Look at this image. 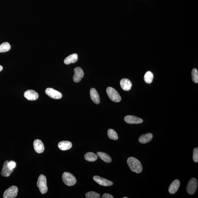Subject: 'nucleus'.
<instances>
[{
  "mask_svg": "<svg viewBox=\"0 0 198 198\" xmlns=\"http://www.w3.org/2000/svg\"><path fill=\"white\" fill-rule=\"evenodd\" d=\"M127 163L130 170L132 172L139 174L142 171L143 168L141 163L135 157H129L127 160Z\"/></svg>",
  "mask_w": 198,
  "mask_h": 198,
  "instance_id": "f257e3e1",
  "label": "nucleus"
},
{
  "mask_svg": "<svg viewBox=\"0 0 198 198\" xmlns=\"http://www.w3.org/2000/svg\"><path fill=\"white\" fill-rule=\"evenodd\" d=\"M37 185L41 194H44L47 192L48 188L47 185L46 178L45 175L43 174L40 175L38 178Z\"/></svg>",
  "mask_w": 198,
  "mask_h": 198,
  "instance_id": "f03ea898",
  "label": "nucleus"
},
{
  "mask_svg": "<svg viewBox=\"0 0 198 198\" xmlns=\"http://www.w3.org/2000/svg\"><path fill=\"white\" fill-rule=\"evenodd\" d=\"M62 179L65 184L68 186H74L76 183L75 177L70 173H64L62 174Z\"/></svg>",
  "mask_w": 198,
  "mask_h": 198,
  "instance_id": "7ed1b4c3",
  "label": "nucleus"
},
{
  "mask_svg": "<svg viewBox=\"0 0 198 198\" xmlns=\"http://www.w3.org/2000/svg\"><path fill=\"white\" fill-rule=\"evenodd\" d=\"M106 92L110 100L114 102H119L122 98L118 92L115 89L112 87H108L106 89Z\"/></svg>",
  "mask_w": 198,
  "mask_h": 198,
  "instance_id": "20e7f679",
  "label": "nucleus"
},
{
  "mask_svg": "<svg viewBox=\"0 0 198 198\" xmlns=\"http://www.w3.org/2000/svg\"><path fill=\"white\" fill-rule=\"evenodd\" d=\"M198 182L195 178H192L189 181L186 187V191L189 195H194L197 189Z\"/></svg>",
  "mask_w": 198,
  "mask_h": 198,
  "instance_id": "39448f33",
  "label": "nucleus"
},
{
  "mask_svg": "<svg viewBox=\"0 0 198 198\" xmlns=\"http://www.w3.org/2000/svg\"><path fill=\"white\" fill-rule=\"evenodd\" d=\"M18 193V189L17 186H12L6 190L4 193V198H14L16 197Z\"/></svg>",
  "mask_w": 198,
  "mask_h": 198,
  "instance_id": "423d86ee",
  "label": "nucleus"
},
{
  "mask_svg": "<svg viewBox=\"0 0 198 198\" xmlns=\"http://www.w3.org/2000/svg\"><path fill=\"white\" fill-rule=\"evenodd\" d=\"M45 93L49 97L54 99H60L62 98V94L60 92H58L52 88H48L45 90Z\"/></svg>",
  "mask_w": 198,
  "mask_h": 198,
  "instance_id": "0eeeda50",
  "label": "nucleus"
},
{
  "mask_svg": "<svg viewBox=\"0 0 198 198\" xmlns=\"http://www.w3.org/2000/svg\"><path fill=\"white\" fill-rule=\"evenodd\" d=\"M74 75L73 77V80L75 83H79L84 76L82 69L81 68L78 67L74 69Z\"/></svg>",
  "mask_w": 198,
  "mask_h": 198,
  "instance_id": "6e6552de",
  "label": "nucleus"
},
{
  "mask_svg": "<svg viewBox=\"0 0 198 198\" xmlns=\"http://www.w3.org/2000/svg\"><path fill=\"white\" fill-rule=\"evenodd\" d=\"M94 180L100 185L104 186H109L112 185L113 182L108 180L101 178L98 176L96 175L93 177Z\"/></svg>",
  "mask_w": 198,
  "mask_h": 198,
  "instance_id": "1a4fd4ad",
  "label": "nucleus"
},
{
  "mask_svg": "<svg viewBox=\"0 0 198 198\" xmlns=\"http://www.w3.org/2000/svg\"><path fill=\"white\" fill-rule=\"evenodd\" d=\"M124 121L126 123L130 124H137L142 123L143 120L137 117L132 115H128L125 117Z\"/></svg>",
  "mask_w": 198,
  "mask_h": 198,
  "instance_id": "9d476101",
  "label": "nucleus"
},
{
  "mask_svg": "<svg viewBox=\"0 0 198 198\" xmlns=\"http://www.w3.org/2000/svg\"><path fill=\"white\" fill-rule=\"evenodd\" d=\"M24 96L28 100L34 101L39 98V94L37 92L32 90H28L24 93Z\"/></svg>",
  "mask_w": 198,
  "mask_h": 198,
  "instance_id": "9b49d317",
  "label": "nucleus"
},
{
  "mask_svg": "<svg viewBox=\"0 0 198 198\" xmlns=\"http://www.w3.org/2000/svg\"><path fill=\"white\" fill-rule=\"evenodd\" d=\"M9 161H5L3 165L1 174L3 176L9 177L13 171V169L9 167L8 166Z\"/></svg>",
  "mask_w": 198,
  "mask_h": 198,
  "instance_id": "f8f14e48",
  "label": "nucleus"
},
{
  "mask_svg": "<svg viewBox=\"0 0 198 198\" xmlns=\"http://www.w3.org/2000/svg\"><path fill=\"white\" fill-rule=\"evenodd\" d=\"M33 147L35 151L37 153H42L45 150L44 144L40 139H36L34 141Z\"/></svg>",
  "mask_w": 198,
  "mask_h": 198,
  "instance_id": "ddd939ff",
  "label": "nucleus"
},
{
  "mask_svg": "<svg viewBox=\"0 0 198 198\" xmlns=\"http://www.w3.org/2000/svg\"><path fill=\"white\" fill-rule=\"evenodd\" d=\"M180 185L179 180L176 179L173 181L169 187V191L171 194H175L178 191Z\"/></svg>",
  "mask_w": 198,
  "mask_h": 198,
  "instance_id": "4468645a",
  "label": "nucleus"
},
{
  "mask_svg": "<svg viewBox=\"0 0 198 198\" xmlns=\"http://www.w3.org/2000/svg\"><path fill=\"white\" fill-rule=\"evenodd\" d=\"M120 84L122 89L124 91L130 90L132 86L131 82L127 79H122L120 82Z\"/></svg>",
  "mask_w": 198,
  "mask_h": 198,
  "instance_id": "2eb2a0df",
  "label": "nucleus"
},
{
  "mask_svg": "<svg viewBox=\"0 0 198 198\" xmlns=\"http://www.w3.org/2000/svg\"><path fill=\"white\" fill-rule=\"evenodd\" d=\"M153 135L151 133L142 134L139 138V141L141 144H146L150 142L153 138Z\"/></svg>",
  "mask_w": 198,
  "mask_h": 198,
  "instance_id": "dca6fc26",
  "label": "nucleus"
},
{
  "mask_svg": "<svg viewBox=\"0 0 198 198\" xmlns=\"http://www.w3.org/2000/svg\"><path fill=\"white\" fill-rule=\"evenodd\" d=\"M90 95L92 101L96 104L100 103V98L98 93L94 88H92L90 90Z\"/></svg>",
  "mask_w": 198,
  "mask_h": 198,
  "instance_id": "f3484780",
  "label": "nucleus"
},
{
  "mask_svg": "<svg viewBox=\"0 0 198 198\" xmlns=\"http://www.w3.org/2000/svg\"><path fill=\"white\" fill-rule=\"evenodd\" d=\"M72 143L69 141H62L58 144V147L62 151H66L71 149L72 147Z\"/></svg>",
  "mask_w": 198,
  "mask_h": 198,
  "instance_id": "a211bd4d",
  "label": "nucleus"
},
{
  "mask_svg": "<svg viewBox=\"0 0 198 198\" xmlns=\"http://www.w3.org/2000/svg\"><path fill=\"white\" fill-rule=\"evenodd\" d=\"M78 60V56L76 54L70 55L66 57L64 61V62L66 65H69L71 63H74Z\"/></svg>",
  "mask_w": 198,
  "mask_h": 198,
  "instance_id": "6ab92c4d",
  "label": "nucleus"
},
{
  "mask_svg": "<svg viewBox=\"0 0 198 198\" xmlns=\"http://www.w3.org/2000/svg\"><path fill=\"white\" fill-rule=\"evenodd\" d=\"M97 155L100 158L105 162L110 163L112 162V160L111 157L106 153L99 152H97Z\"/></svg>",
  "mask_w": 198,
  "mask_h": 198,
  "instance_id": "aec40b11",
  "label": "nucleus"
},
{
  "mask_svg": "<svg viewBox=\"0 0 198 198\" xmlns=\"http://www.w3.org/2000/svg\"><path fill=\"white\" fill-rule=\"evenodd\" d=\"M84 159L86 161L90 162H94L97 159L98 156L95 153L92 152H88L84 155Z\"/></svg>",
  "mask_w": 198,
  "mask_h": 198,
  "instance_id": "412c9836",
  "label": "nucleus"
},
{
  "mask_svg": "<svg viewBox=\"0 0 198 198\" xmlns=\"http://www.w3.org/2000/svg\"><path fill=\"white\" fill-rule=\"evenodd\" d=\"M153 75L151 71H148L144 76V79L146 83L148 84H151L153 81Z\"/></svg>",
  "mask_w": 198,
  "mask_h": 198,
  "instance_id": "4be33fe9",
  "label": "nucleus"
},
{
  "mask_svg": "<svg viewBox=\"0 0 198 198\" xmlns=\"http://www.w3.org/2000/svg\"><path fill=\"white\" fill-rule=\"evenodd\" d=\"M107 134L109 138L114 140H117L118 139V136L117 132L112 129L108 130Z\"/></svg>",
  "mask_w": 198,
  "mask_h": 198,
  "instance_id": "5701e85b",
  "label": "nucleus"
},
{
  "mask_svg": "<svg viewBox=\"0 0 198 198\" xmlns=\"http://www.w3.org/2000/svg\"><path fill=\"white\" fill-rule=\"evenodd\" d=\"M11 48L9 43L4 42L0 45V53H4L9 51Z\"/></svg>",
  "mask_w": 198,
  "mask_h": 198,
  "instance_id": "b1692460",
  "label": "nucleus"
},
{
  "mask_svg": "<svg viewBox=\"0 0 198 198\" xmlns=\"http://www.w3.org/2000/svg\"><path fill=\"white\" fill-rule=\"evenodd\" d=\"M191 77L193 81L195 83H198V71L197 69L194 68L191 71Z\"/></svg>",
  "mask_w": 198,
  "mask_h": 198,
  "instance_id": "393cba45",
  "label": "nucleus"
},
{
  "mask_svg": "<svg viewBox=\"0 0 198 198\" xmlns=\"http://www.w3.org/2000/svg\"><path fill=\"white\" fill-rule=\"evenodd\" d=\"M86 197L87 198H100L101 196L95 191H91L86 193Z\"/></svg>",
  "mask_w": 198,
  "mask_h": 198,
  "instance_id": "a878e982",
  "label": "nucleus"
},
{
  "mask_svg": "<svg viewBox=\"0 0 198 198\" xmlns=\"http://www.w3.org/2000/svg\"><path fill=\"white\" fill-rule=\"evenodd\" d=\"M193 158L194 162L197 163L198 162V148H194L193 152Z\"/></svg>",
  "mask_w": 198,
  "mask_h": 198,
  "instance_id": "bb28decb",
  "label": "nucleus"
},
{
  "mask_svg": "<svg viewBox=\"0 0 198 198\" xmlns=\"http://www.w3.org/2000/svg\"><path fill=\"white\" fill-rule=\"evenodd\" d=\"M16 164L15 162L13 161H9L8 166L9 167L11 168L12 169H14L16 167Z\"/></svg>",
  "mask_w": 198,
  "mask_h": 198,
  "instance_id": "cd10ccee",
  "label": "nucleus"
},
{
  "mask_svg": "<svg viewBox=\"0 0 198 198\" xmlns=\"http://www.w3.org/2000/svg\"><path fill=\"white\" fill-rule=\"evenodd\" d=\"M102 198H113V196L112 195H110V194L108 193H105L103 195H102Z\"/></svg>",
  "mask_w": 198,
  "mask_h": 198,
  "instance_id": "c85d7f7f",
  "label": "nucleus"
},
{
  "mask_svg": "<svg viewBox=\"0 0 198 198\" xmlns=\"http://www.w3.org/2000/svg\"><path fill=\"white\" fill-rule=\"evenodd\" d=\"M3 70V67L2 66H0V72L2 71Z\"/></svg>",
  "mask_w": 198,
  "mask_h": 198,
  "instance_id": "c756f323",
  "label": "nucleus"
},
{
  "mask_svg": "<svg viewBox=\"0 0 198 198\" xmlns=\"http://www.w3.org/2000/svg\"><path fill=\"white\" fill-rule=\"evenodd\" d=\"M123 198H128L127 197H124Z\"/></svg>",
  "mask_w": 198,
  "mask_h": 198,
  "instance_id": "7c9ffc66",
  "label": "nucleus"
}]
</instances>
